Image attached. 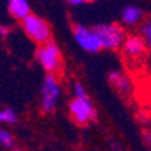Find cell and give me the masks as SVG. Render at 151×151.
Instances as JSON below:
<instances>
[{"label":"cell","mask_w":151,"mask_h":151,"mask_svg":"<svg viewBox=\"0 0 151 151\" xmlns=\"http://www.w3.org/2000/svg\"><path fill=\"white\" fill-rule=\"evenodd\" d=\"M37 60L39 65L46 70L49 74H54V73L60 72L62 69V57H61V50L57 46L55 42L50 41L45 42V43L39 45L37 49Z\"/></svg>","instance_id":"1"},{"label":"cell","mask_w":151,"mask_h":151,"mask_svg":"<svg viewBox=\"0 0 151 151\" xmlns=\"http://www.w3.org/2000/svg\"><path fill=\"white\" fill-rule=\"evenodd\" d=\"M93 31L100 42L101 49H111L115 50L120 47L126 39L124 30L116 23H108V24H97L94 26Z\"/></svg>","instance_id":"2"},{"label":"cell","mask_w":151,"mask_h":151,"mask_svg":"<svg viewBox=\"0 0 151 151\" xmlns=\"http://www.w3.org/2000/svg\"><path fill=\"white\" fill-rule=\"evenodd\" d=\"M22 28L27 34V37L38 45H42L45 42L50 41V26L47 24V22L43 20L41 16L30 14L27 18L22 20Z\"/></svg>","instance_id":"3"},{"label":"cell","mask_w":151,"mask_h":151,"mask_svg":"<svg viewBox=\"0 0 151 151\" xmlns=\"http://www.w3.org/2000/svg\"><path fill=\"white\" fill-rule=\"evenodd\" d=\"M61 96V85L54 74H46L41 88V109L50 113L55 109Z\"/></svg>","instance_id":"4"},{"label":"cell","mask_w":151,"mask_h":151,"mask_svg":"<svg viewBox=\"0 0 151 151\" xmlns=\"http://www.w3.org/2000/svg\"><path fill=\"white\" fill-rule=\"evenodd\" d=\"M69 112L77 124H88L96 119V109L89 99H73L69 104Z\"/></svg>","instance_id":"5"},{"label":"cell","mask_w":151,"mask_h":151,"mask_svg":"<svg viewBox=\"0 0 151 151\" xmlns=\"http://www.w3.org/2000/svg\"><path fill=\"white\" fill-rule=\"evenodd\" d=\"M73 35H74V39L78 43V46L84 49L85 51L96 53V51L101 50L100 42L92 27H86L84 24H76L73 27Z\"/></svg>","instance_id":"6"},{"label":"cell","mask_w":151,"mask_h":151,"mask_svg":"<svg viewBox=\"0 0 151 151\" xmlns=\"http://www.w3.org/2000/svg\"><path fill=\"white\" fill-rule=\"evenodd\" d=\"M123 51L128 57L129 60H140L143 58L147 51V47L145 45V41L142 39V37L139 35H129L126 37L124 42H123Z\"/></svg>","instance_id":"7"},{"label":"cell","mask_w":151,"mask_h":151,"mask_svg":"<svg viewBox=\"0 0 151 151\" xmlns=\"http://www.w3.org/2000/svg\"><path fill=\"white\" fill-rule=\"evenodd\" d=\"M109 82L113 85V88L119 91L120 93H127L131 89V80L126 73L120 72V70H113L108 74Z\"/></svg>","instance_id":"8"},{"label":"cell","mask_w":151,"mask_h":151,"mask_svg":"<svg viewBox=\"0 0 151 151\" xmlns=\"http://www.w3.org/2000/svg\"><path fill=\"white\" fill-rule=\"evenodd\" d=\"M8 11L11 16L22 22L31 14V8L27 0H9L8 1Z\"/></svg>","instance_id":"9"},{"label":"cell","mask_w":151,"mask_h":151,"mask_svg":"<svg viewBox=\"0 0 151 151\" xmlns=\"http://www.w3.org/2000/svg\"><path fill=\"white\" fill-rule=\"evenodd\" d=\"M142 16H143V12H142V9L139 8V7L128 6L123 11L122 19H123V23H126V24H128V26H132V24H136V23L140 22Z\"/></svg>","instance_id":"10"},{"label":"cell","mask_w":151,"mask_h":151,"mask_svg":"<svg viewBox=\"0 0 151 151\" xmlns=\"http://www.w3.org/2000/svg\"><path fill=\"white\" fill-rule=\"evenodd\" d=\"M142 39L145 41V45L148 50L151 51V20H147L140 26Z\"/></svg>","instance_id":"11"},{"label":"cell","mask_w":151,"mask_h":151,"mask_svg":"<svg viewBox=\"0 0 151 151\" xmlns=\"http://www.w3.org/2000/svg\"><path fill=\"white\" fill-rule=\"evenodd\" d=\"M16 122V113L11 108L0 111V124H14Z\"/></svg>","instance_id":"12"},{"label":"cell","mask_w":151,"mask_h":151,"mask_svg":"<svg viewBox=\"0 0 151 151\" xmlns=\"http://www.w3.org/2000/svg\"><path fill=\"white\" fill-rule=\"evenodd\" d=\"M0 145L6 147H12L14 146V138L7 129L0 128Z\"/></svg>","instance_id":"13"},{"label":"cell","mask_w":151,"mask_h":151,"mask_svg":"<svg viewBox=\"0 0 151 151\" xmlns=\"http://www.w3.org/2000/svg\"><path fill=\"white\" fill-rule=\"evenodd\" d=\"M73 92H74V99H88V93H86V89L84 88V85L80 84V82H76L74 86H73Z\"/></svg>","instance_id":"14"},{"label":"cell","mask_w":151,"mask_h":151,"mask_svg":"<svg viewBox=\"0 0 151 151\" xmlns=\"http://www.w3.org/2000/svg\"><path fill=\"white\" fill-rule=\"evenodd\" d=\"M9 31H11L9 26H7V24H0V35H3V37H7V35L9 34Z\"/></svg>","instance_id":"15"},{"label":"cell","mask_w":151,"mask_h":151,"mask_svg":"<svg viewBox=\"0 0 151 151\" xmlns=\"http://www.w3.org/2000/svg\"><path fill=\"white\" fill-rule=\"evenodd\" d=\"M72 6H80V4H84L86 3V1H89V0H68Z\"/></svg>","instance_id":"16"},{"label":"cell","mask_w":151,"mask_h":151,"mask_svg":"<svg viewBox=\"0 0 151 151\" xmlns=\"http://www.w3.org/2000/svg\"><path fill=\"white\" fill-rule=\"evenodd\" d=\"M145 139H146V143H147V145L151 147V131L150 132H146Z\"/></svg>","instance_id":"17"},{"label":"cell","mask_w":151,"mask_h":151,"mask_svg":"<svg viewBox=\"0 0 151 151\" xmlns=\"http://www.w3.org/2000/svg\"><path fill=\"white\" fill-rule=\"evenodd\" d=\"M15 151H23V150H15Z\"/></svg>","instance_id":"18"}]
</instances>
